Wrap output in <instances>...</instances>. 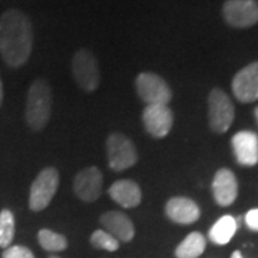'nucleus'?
<instances>
[{
    "instance_id": "nucleus-27",
    "label": "nucleus",
    "mask_w": 258,
    "mask_h": 258,
    "mask_svg": "<svg viewBox=\"0 0 258 258\" xmlns=\"http://www.w3.org/2000/svg\"><path fill=\"white\" fill-rule=\"evenodd\" d=\"M50 258H59V257H50Z\"/></svg>"
},
{
    "instance_id": "nucleus-11",
    "label": "nucleus",
    "mask_w": 258,
    "mask_h": 258,
    "mask_svg": "<svg viewBox=\"0 0 258 258\" xmlns=\"http://www.w3.org/2000/svg\"><path fill=\"white\" fill-rule=\"evenodd\" d=\"M102 182H103V176L99 168L96 166L85 168L75 176V194L85 203H93L101 197Z\"/></svg>"
},
{
    "instance_id": "nucleus-18",
    "label": "nucleus",
    "mask_w": 258,
    "mask_h": 258,
    "mask_svg": "<svg viewBox=\"0 0 258 258\" xmlns=\"http://www.w3.org/2000/svg\"><path fill=\"white\" fill-rule=\"evenodd\" d=\"M207 241L201 232H191L186 235L182 242L176 247L175 257L176 258H198L201 257L205 251Z\"/></svg>"
},
{
    "instance_id": "nucleus-14",
    "label": "nucleus",
    "mask_w": 258,
    "mask_h": 258,
    "mask_svg": "<svg viewBox=\"0 0 258 258\" xmlns=\"http://www.w3.org/2000/svg\"><path fill=\"white\" fill-rule=\"evenodd\" d=\"M99 222L103 230L113 235L119 242H129L135 237L134 222L126 214L119 211H108L102 214Z\"/></svg>"
},
{
    "instance_id": "nucleus-3",
    "label": "nucleus",
    "mask_w": 258,
    "mask_h": 258,
    "mask_svg": "<svg viewBox=\"0 0 258 258\" xmlns=\"http://www.w3.org/2000/svg\"><path fill=\"white\" fill-rule=\"evenodd\" d=\"M72 74L85 92H95L101 83V71L96 56L88 49H79L72 57Z\"/></svg>"
},
{
    "instance_id": "nucleus-23",
    "label": "nucleus",
    "mask_w": 258,
    "mask_h": 258,
    "mask_svg": "<svg viewBox=\"0 0 258 258\" xmlns=\"http://www.w3.org/2000/svg\"><path fill=\"white\" fill-rule=\"evenodd\" d=\"M245 224L251 231H257L258 232V208H252L245 214Z\"/></svg>"
},
{
    "instance_id": "nucleus-21",
    "label": "nucleus",
    "mask_w": 258,
    "mask_h": 258,
    "mask_svg": "<svg viewBox=\"0 0 258 258\" xmlns=\"http://www.w3.org/2000/svg\"><path fill=\"white\" fill-rule=\"evenodd\" d=\"M91 245L93 248L105 249V251H116L119 248V241L105 230H95L91 235Z\"/></svg>"
},
{
    "instance_id": "nucleus-20",
    "label": "nucleus",
    "mask_w": 258,
    "mask_h": 258,
    "mask_svg": "<svg viewBox=\"0 0 258 258\" xmlns=\"http://www.w3.org/2000/svg\"><path fill=\"white\" fill-rule=\"evenodd\" d=\"M15 238V215L10 210L0 211V248H8Z\"/></svg>"
},
{
    "instance_id": "nucleus-17",
    "label": "nucleus",
    "mask_w": 258,
    "mask_h": 258,
    "mask_svg": "<svg viewBox=\"0 0 258 258\" xmlns=\"http://www.w3.org/2000/svg\"><path fill=\"white\" fill-rule=\"evenodd\" d=\"M238 228V222L231 215H224L218 221L215 222L208 232L210 240L217 245H225L228 244L232 237L235 235Z\"/></svg>"
},
{
    "instance_id": "nucleus-12",
    "label": "nucleus",
    "mask_w": 258,
    "mask_h": 258,
    "mask_svg": "<svg viewBox=\"0 0 258 258\" xmlns=\"http://www.w3.org/2000/svg\"><path fill=\"white\" fill-rule=\"evenodd\" d=\"M231 145L237 162L244 166H254L258 164V135L251 131H240L232 139Z\"/></svg>"
},
{
    "instance_id": "nucleus-5",
    "label": "nucleus",
    "mask_w": 258,
    "mask_h": 258,
    "mask_svg": "<svg viewBox=\"0 0 258 258\" xmlns=\"http://www.w3.org/2000/svg\"><path fill=\"white\" fill-rule=\"evenodd\" d=\"M108 164L111 169L119 172L134 166L138 161V152L134 142L123 134H111L106 139Z\"/></svg>"
},
{
    "instance_id": "nucleus-7",
    "label": "nucleus",
    "mask_w": 258,
    "mask_h": 258,
    "mask_svg": "<svg viewBox=\"0 0 258 258\" xmlns=\"http://www.w3.org/2000/svg\"><path fill=\"white\" fill-rule=\"evenodd\" d=\"M138 96L147 105H168L172 99V91L164 78L152 72H142L135 79Z\"/></svg>"
},
{
    "instance_id": "nucleus-16",
    "label": "nucleus",
    "mask_w": 258,
    "mask_h": 258,
    "mask_svg": "<svg viewBox=\"0 0 258 258\" xmlns=\"http://www.w3.org/2000/svg\"><path fill=\"white\" fill-rule=\"evenodd\" d=\"M108 192L112 200L123 208H135L142 201L141 186L132 179L115 181Z\"/></svg>"
},
{
    "instance_id": "nucleus-26",
    "label": "nucleus",
    "mask_w": 258,
    "mask_h": 258,
    "mask_svg": "<svg viewBox=\"0 0 258 258\" xmlns=\"http://www.w3.org/2000/svg\"><path fill=\"white\" fill-rule=\"evenodd\" d=\"M254 115H255V119L258 122V108H255V111H254Z\"/></svg>"
},
{
    "instance_id": "nucleus-25",
    "label": "nucleus",
    "mask_w": 258,
    "mask_h": 258,
    "mask_svg": "<svg viewBox=\"0 0 258 258\" xmlns=\"http://www.w3.org/2000/svg\"><path fill=\"white\" fill-rule=\"evenodd\" d=\"M231 258H244V257H242V254H241L240 251H234V252H232V255H231Z\"/></svg>"
},
{
    "instance_id": "nucleus-22",
    "label": "nucleus",
    "mask_w": 258,
    "mask_h": 258,
    "mask_svg": "<svg viewBox=\"0 0 258 258\" xmlns=\"http://www.w3.org/2000/svg\"><path fill=\"white\" fill-rule=\"evenodd\" d=\"M2 258H35L33 252L23 245H10L5 248Z\"/></svg>"
},
{
    "instance_id": "nucleus-19",
    "label": "nucleus",
    "mask_w": 258,
    "mask_h": 258,
    "mask_svg": "<svg viewBox=\"0 0 258 258\" xmlns=\"http://www.w3.org/2000/svg\"><path fill=\"white\" fill-rule=\"evenodd\" d=\"M37 241H39L40 247L49 251V252H60V251H64L68 248L66 237L62 234H57L55 231L47 230V228L39 231Z\"/></svg>"
},
{
    "instance_id": "nucleus-2",
    "label": "nucleus",
    "mask_w": 258,
    "mask_h": 258,
    "mask_svg": "<svg viewBox=\"0 0 258 258\" xmlns=\"http://www.w3.org/2000/svg\"><path fill=\"white\" fill-rule=\"evenodd\" d=\"M52 113V88L47 81L39 78L33 81L28 91L25 118L33 131H42L47 125Z\"/></svg>"
},
{
    "instance_id": "nucleus-24",
    "label": "nucleus",
    "mask_w": 258,
    "mask_h": 258,
    "mask_svg": "<svg viewBox=\"0 0 258 258\" xmlns=\"http://www.w3.org/2000/svg\"><path fill=\"white\" fill-rule=\"evenodd\" d=\"M3 103V82H2V78H0V106Z\"/></svg>"
},
{
    "instance_id": "nucleus-1",
    "label": "nucleus",
    "mask_w": 258,
    "mask_h": 258,
    "mask_svg": "<svg viewBox=\"0 0 258 258\" xmlns=\"http://www.w3.org/2000/svg\"><path fill=\"white\" fill-rule=\"evenodd\" d=\"M33 25L25 12L8 9L0 15V55L9 68L26 63L33 50Z\"/></svg>"
},
{
    "instance_id": "nucleus-6",
    "label": "nucleus",
    "mask_w": 258,
    "mask_h": 258,
    "mask_svg": "<svg viewBox=\"0 0 258 258\" xmlns=\"http://www.w3.org/2000/svg\"><path fill=\"white\" fill-rule=\"evenodd\" d=\"M234 105L227 93L215 88L208 95V120L210 128L217 134L227 132L234 120Z\"/></svg>"
},
{
    "instance_id": "nucleus-15",
    "label": "nucleus",
    "mask_w": 258,
    "mask_h": 258,
    "mask_svg": "<svg viewBox=\"0 0 258 258\" xmlns=\"http://www.w3.org/2000/svg\"><path fill=\"white\" fill-rule=\"evenodd\" d=\"M166 217L176 224H194L200 218L201 210L198 204L186 197H174L165 205Z\"/></svg>"
},
{
    "instance_id": "nucleus-8",
    "label": "nucleus",
    "mask_w": 258,
    "mask_h": 258,
    "mask_svg": "<svg viewBox=\"0 0 258 258\" xmlns=\"http://www.w3.org/2000/svg\"><path fill=\"white\" fill-rule=\"evenodd\" d=\"M222 18L231 28H251L258 23V0H225Z\"/></svg>"
},
{
    "instance_id": "nucleus-10",
    "label": "nucleus",
    "mask_w": 258,
    "mask_h": 258,
    "mask_svg": "<svg viewBox=\"0 0 258 258\" xmlns=\"http://www.w3.org/2000/svg\"><path fill=\"white\" fill-rule=\"evenodd\" d=\"M232 92L242 103H251L258 99V62L242 68L232 79Z\"/></svg>"
},
{
    "instance_id": "nucleus-13",
    "label": "nucleus",
    "mask_w": 258,
    "mask_h": 258,
    "mask_svg": "<svg viewBox=\"0 0 258 258\" xmlns=\"http://www.w3.org/2000/svg\"><path fill=\"white\" fill-rule=\"evenodd\" d=\"M212 194L215 203L221 207H230L237 200L238 182L231 169L221 168L217 171L212 181Z\"/></svg>"
},
{
    "instance_id": "nucleus-4",
    "label": "nucleus",
    "mask_w": 258,
    "mask_h": 258,
    "mask_svg": "<svg viewBox=\"0 0 258 258\" xmlns=\"http://www.w3.org/2000/svg\"><path fill=\"white\" fill-rule=\"evenodd\" d=\"M57 186H59L57 169L50 168V166L42 169L30 185L29 208L35 212L43 211L47 205L52 203L57 191Z\"/></svg>"
},
{
    "instance_id": "nucleus-9",
    "label": "nucleus",
    "mask_w": 258,
    "mask_h": 258,
    "mask_svg": "<svg viewBox=\"0 0 258 258\" xmlns=\"http://www.w3.org/2000/svg\"><path fill=\"white\" fill-rule=\"evenodd\" d=\"M142 122L154 138H165L174 125V113L168 105H147L142 112Z\"/></svg>"
}]
</instances>
